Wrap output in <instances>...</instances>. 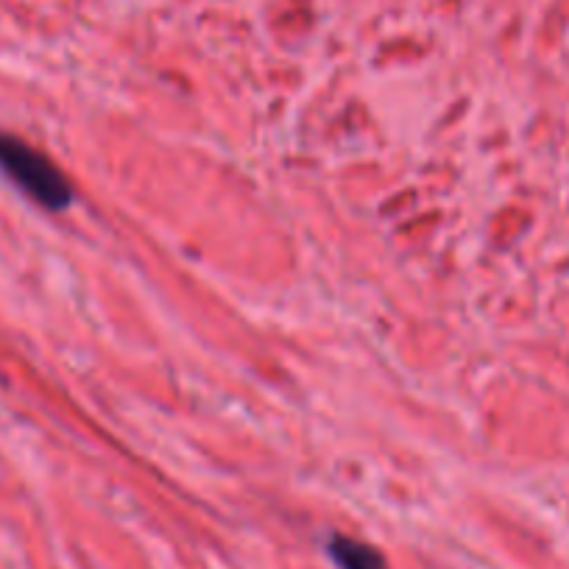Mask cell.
Segmentation results:
<instances>
[{"label": "cell", "instance_id": "2", "mask_svg": "<svg viewBox=\"0 0 569 569\" xmlns=\"http://www.w3.org/2000/svg\"><path fill=\"white\" fill-rule=\"evenodd\" d=\"M327 552H330L338 569H391L386 556L377 547L352 539V536L336 533L330 539V545H327Z\"/></svg>", "mask_w": 569, "mask_h": 569}, {"label": "cell", "instance_id": "1", "mask_svg": "<svg viewBox=\"0 0 569 569\" xmlns=\"http://www.w3.org/2000/svg\"><path fill=\"white\" fill-rule=\"evenodd\" d=\"M0 171L46 210L59 212L73 204V184L57 162L7 131H0Z\"/></svg>", "mask_w": 569, "mask_h": 569}]
</instances>
